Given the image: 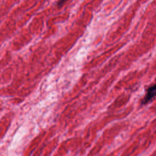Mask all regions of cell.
<instances>
[{
    "label": "cell",
    "mask_w": 156,
    "mask_h": 156,
    "mask_svg": "<svg viewBox=\"0 0 156 156\" xmlns=\"http://www.w3.org/2000/svg\"><path fill=\"white\" fill-rule=\"evenodd\" d=\"M155 85L154 84L149 87L147 90H146V93L141 101V104H146L150 101H152V100L154 98L155 96Z\"/></svg>",
    "instance_id": "obj_1"
},
{
    "label": "cell",
    "mask_w": 156,
    "mask_h": 156,
    "mask_svg": "<svg viewBox=\"0 0 156 156\" xmlns=\"http://www.w3.org/2000/svg\"><path fill=\"white\" fill-rule=\"evenodd\" d=\"M68 0H59L58 2H57V6L58 7H61L65 2H66Z\"/></svg>",
    "instance_id": "obj_2"
}]
</instances>
